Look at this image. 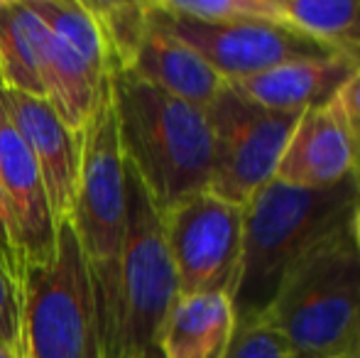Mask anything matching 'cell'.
I'll return each mask as SVG.
<instances>
[{
  "label": "cell",
  "mask_w": 360,
  "mask_h": 358,
  "mask_svg": "<svg viewBox=\"0 0 360 358\" xmlns=\"http://www.w3.org/2000/svg\"><path fill=\"white\" fill-rule=\"evenodd\" d=\"M69 224L94 287L103 354L105 358H120V275L128 229V194L110 87L84 128L81 179Z\"/></svg>",
  "instance_id": "cell-3"
},
{
  "label": "cell",
  "mask_w": 360,
  "mask_h": 358,
  "mask_svg": "<svg viewBox=\"0 0 360 358\" xmlns=\"http://www.w3.org/2000/svg\"><path fill=\"white\" fill-rule=\"evenodd\" d=\"M358 172L360 145L333 96L328 103L299 115L275 179L307 189H328L358 177Z\"/></svg>",
  "instance_id": "cell-12"
},
{
  "label": "cell",
  "mask_w": 360,
  "mask_h": 358,
  "mask_svg": "<svg viewBox=\"0 0 360 358\" xmlns=\"http://www.w3.org/2000/svg\"><path fill=\"white\" fill-rule=\"evenodd\" d=\"M358 3H360V0H358Z\"/></svg>",
  "instance_id": "cell-29"
},
{
  "label": "cell",
  "mask_w": 360,
  "mask_h": 358,
  "mask_svg": "<svg viewBox=\"0 0 360 358\" xmlns=\"http://www.w3.org/2000/svg\"><path fill=\"white\" fill-rule=\"evenodd\" d=\"M108 47L113 74L130 72L150 27L147 0H84Z\"/></svg>",
  "instance_id": "cell-17"
},
{
  "label": "cell",
  "mask_w": 360,
  "mask_h": 358,
  "mask_svg": "<svg viewBox=\"0 0 360 358\" xmlns=\"http://www.w3.org/2000/svg\"><path fill=\"white\" fill-rule=\"evenodd\" d=\"M294 358H348V356L341 354V356H294Z\"/></svg>",
  "instance_id": "cell-26"
},
{
  "label": "cell",
  "mask_w": 360,
  "mask_h": 358,
  "mask_svg": "<svg viewBox=\"0 0 360 358\" xmlns=\"http://www.w3.org/2000/svg\"><path fill=\"white\" fill-rule=\"evenodd\" d=\"M356 179H358V181H360V172H358V177H356Z\"/></svg>",
  "instance_id": "cell-27"
},
{
  "label": "cell",
  "mask_w": 360,
  "mask_h": 358,
  "mask_svg": "<svg viewBox=\"0 0 360 358\" xmlns=\"http://www.w3.org/2000/svg\"><path fill=\"white\" fill-rule=\"evenodd\" d=\"M147 8H150V0H147ZM130 74L199 108H209L226 87V82L189 44L176 39L169 30L157 23L152 8L150 27L130 67Z\"/></svg>",
  "instance_id": "cell-14"
},
{
  "label": "cell",
  "mask_w": 360,
  "mask_h": 358,
  "mask_svg": "<svg viewBox=\"0 0 360 358\" xmlns=\"http://www.w3.org/2000/svg\"><path fill=\"white\" fill-rule=\"evenodd\" d=\"M0 358H22V351H13L0 341Z\"/></svg>",
  "instance_id": "cell-25"
},
{
  "label": "cell",
  "mask_w": 360,
  "mask_h": 358,
  "mask_svg": "<svg viewBox=\"0 0 360 358\" xmlns=\"http://www.w3.org/2000/svg\"><path fill=\"white\" fill-rule=\"evenodd\" d=\"M206 113L214 133L209 191L245 206L255 191L275 179L299 115L260 108L243 98L231 84L221 89Z\"/></svg>",
  "instance_id": "cell-7"
},
{
  "label": "cell",
  "mask_w": 360,
  "mask_h": 358,
  "mask_svg": "<svg viewBox=\"0 0 360 358\" xmlns=\"http://www.w3.org/2000/svg\"><path fill=\"white\" fill-rule=\"evenodd\" d=\"M338 108H341L343 118H346L348 128H351L353 138L360 145V69L351 74V77L343 82V87L336 94Z\"/></svg>",
  "instance_id": "cell-22"
},
{
  "label": "cell",
  "mask_w": 360,
  "mask_h": 358,
  "mask_svg": "<svg viewBox=\"0 0 360 358\" xmlns=\"http://www.w3.org/2000/svg\"><path fill=\"white\" fill-rule=\"evenodd\" d=\"M157 8L174 18L206 25L272 23L285 25L280 0H155ZM287 27V25H285Z\"/></svg>",
  "instance_id": "cell-19"
},
{
  "label": "cell",
  "mask_w": 360,
  "mask_h": 358,
  "mask_svg": "<svg viewBox=\"0 0 360 358\" xmlns=\"http://www.w3.org/2000/svg\"><path fill=\"white\" fill-rule=\"evenodd\" d=\"M37 15L25 0H0V84L44 98L37 67Z\"/></svg>",
  "instance_id": "cell-16"
},
{
  "label": "cell",
  "mask_w": 360,
  "mask_h": 358,
  "mask_svg": "<svg viewBox=\"0 0 360 358\" xmlns=\"http://www.w3.org/2000/svg\"><path fill=\"white\" fill-rule=\"evenodd\" d=\"M0 194L20 277L30 268H47L57 258L59 226L49 204L37 160L10 120L0 98Z\"/></svg>",
  "instance_id": "cell-10"
},
{
  "label": "cell",
  "mask_w": 360,
  "mask_h": 358,
  "mask_svg": "<svg viewBox=\"0 0 360 358\" xmlns=\"http://www.w3.org/2000/svg\"><path fill=\"white\" fill-rule=\"evenodd\" d=\"M0 98L32 158L37 160L57 226L69 224L81 179L84 133L69 128L57 108L42 96L10 91L0 84Z\"/></svg>",
  "instance_id": "cell-11"
},
{
  "label": "cell",
  "mask_w": 360,
  "mask_h": 358,
  "mask_svg": "<svg viewBox=\"0 0 360 358\" xmlns=\"http://www.w3.org/2000/svg\"><path fill=\"white\" fill-rule=\"evenodd\" d=\"M360 204L356 177L328 189L272 179L243 206V255L233 290L236 321L265 317L282 280L314 245L351 224Z\"/></svg>",
  "instance_id": "cell-1"
},
{
  "label": "cell",
  "mask_w": 360,
  "mask_h": 358,
  "mask_svg": "<svg viewBox=\"0 0 360 358\" xmlns=\"http://www.w3.org/2000/svg\"><path fill=\"white\" fill-rule=\"evenodd\" d=\"M223 358H294L285 336L265 319L236 324L233 339Z\"/></svg>",
  "instance_id": "cell-20"
},
{
  "label": "cell",
  "mask_w": 360,
  "mask_h": 358,
  "mask_svg": "<svg viewBox=\"0 0 360 358\" xmlns=\"http://www.w3.org/2000/svg\"><path fill=\"white\" fill-rule=\"evenodd\" d=\"M265 319L294 356H341L360 319V253L351 224L292 265Z\"/></svg>",
  "instance_id": "cell-4"
},
{
  "label": "cell",
  "mask_w": 360,
  "mask_h": 358,
  "mask_svg": "<svg viewBox=\"0 0 360 358\" xmlns=\"http://www.w3.org/2000/svg\"><path fill=\"white\" fill-rule=\"evenodd\" d=\"M348 358H360V319H358V326L351 336V344H348V351H346Z\"/></svg>",
  "instance_id": "cell-23"
},
{
  "label": "cell",
  "mask_w": 360,
  "mask_h": 358,
  "mask_svg": "<svg viewBox=\"0 0 360 358\" xmlns=\"http://www.w3.org/2000/svg\"><path fill=\"white\" fill-rule=\"evenodd\" d=\"M128 229L120 275V358H160L157 339L174 302L179 277L165 236L162 211L125 165Z\"/></svg>",
  "instance_id": "cell-6"
},
{
  "label": "cell",
  "mask_w": 360,
  "mask_h": 358,
  "mask_svg": "<svg viewBox=\"0 0 360 358\" xmlns=\"http://www.w3.org/2000/svg\"><path fill=\"white\" fill-rule=\"evenodd\" d=\"M179 277V295L226 292L233 297L243 255V206L199 191L162 211Z\"/></svg>",
  "instance_id": "cell-8"
},
{
  "label": "cell",
  "mask_w": 360,
  "mask_h": 358,
  "mask_svg": "<svg viewBox=\"0 0 360 358\" xmlns=\"http://www.w3.org/2000/svg\"><path fill=\"white\" fill-rule=\"evenodd\" d=\"M20 287L25 358H105L94 287L72 224L59 226L54 263L25 270Z\"/></svg>",
  "instance_id": "cell-5"
},
{
  "label": "cell",
  "mask_w": 360,
  "mask_h": 358,
  "mask_svg": "<svg viewBox=\"0 0 360 358\" xmlns=\"http://www.w3.org/2000/svg\"><path fill=\"white\" fill-rule=\"evenodd\" d=\"M123 160L167 211L206 191L214 172V133L206 108L176 98L130 72L110 77Z\"/></svg>",
  "instance_id": "cell-2"
},
{
  "label": "cell",
  "mask_w": 360,
  "mask_h": 358,
  "mask_svg": "<svg viewBox=\"0 0 360 358\" xmlns=\"http://www.w3.org/2000/svg\"><path fill=\"white\" fill-rule=\"evenodd\" d=\"M236 309L226 292L179 295L157 339L160 358H223L236 331Z\"/></svg>",
  "instance_id": "cell-15"
},
{
  "label": "cell",
  "mask_w": 360,
  "mask_h": 358,
  "mask_svg": "<svg viewBox=\"0 0 360 358\" xmlns=\"http://www.w3.org/2000/svg\"><path fill=\"white\" fill-rule=\"evenodd\" d=\"M353 72L356 67L348 59L328 54L321 59H294L255 77L231 82V87L260 108L302 115L328 103Z\"/></svg>",
  "instance_id": "cell-13"
},
{
  "label": "cell",
  "mask_w": 360,
  "mask_h": 358,
  "mask_svg": "<svg viewBox=\"0 0 360 358\" xmlns=\"http://www.w3.org/2000/svg\"><path fill=\"white\" fill-rule=\"evenodd\" d=\"M289 30L314 39L336 54V47L360 20L358 0H280Z\"/></svg>",
  "instance_id": "cell-18"
},
{
  "label": "cell",
  "mask_w": 360,
  "mask_h": 358,
  "mask_svg": "<svg viewBox=\"0 0 360 358\" xmlns=\"http://www.w3.org/2000/svg\"><path fill=\"white\" fill-rule=\"evenodd\" d=\"M22 358H25V351H22Z\"/></svg>",
  "instance_id": "cell-28"
},
{
  "label": "cell",
  "mask_w": 360,
  "mask_h": 358,
  "mask_svg": "<svg viewBox=\"0 0 360 358\" xmlns=\"http://www.w3.org/2000/svg\"><path fill=\"white\" fill-rule=\"evenodd\" d=\"M157 23L176 39L189 44L226 84L255 77L272 67L294 59H321L333 54L328 47L294 32L285 25L272 23H233L206 25L174 18L150 0Z\"/></svg>",
  "instance_id": "cell-9"
},
{
  "label": "cell",
  "mask_w": 360,
  "mask_h": 358,
  "mask_svg": "<svg viewBox=\"0 0 360 358\" xmlns=\"http://www.w3.org/2000/svg\"><path fill=\"white\" fill-rule=\"evenodd\" d=\"M351 236H353V241H356V248L360 253V204L351 216Z\"/></svg>",
  "instance_id": "cell-24"
},
{
  "label": "cell",
  "mask_w": 360,
  "mask_h": 358,
  "mask_svg": "<svg viewBox=\"0 0 360 358\" xmlns=\"http://www.w3.org/2000/svg\"><path fill=\"white\" fill-rule=\"evenodd\" d=\"M0 341L13 351H22V287L0 263Z\"/></svg>",
  "instance_id": "cell-21"
}]
</instances>
